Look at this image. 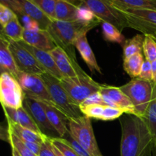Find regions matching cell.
Here are the masks:
<instances>
[{"instance_id":"1","label":"cell","mask_w":156,"mask_h":156,"mask_svg":"<svg viewBox=\"0 0 156 156\" xmlns=\"http://www.w3.org/2000/svg\"><path fill=\"white\" fill-rule=\"evenodd\" d=\"M120 156H152L154 144L150 132L143 118L124 114L120 120Z\"/></svg>"},{"instance_id":"2","label":"cell","mask_w":156,"mask_h":156,"mask_svg":"<svg viewBox=\"0 0 156 156\" xmlns=\"http://www.w3.org/2000/svg\"><path fill=\"white\" fill-rule=\"evenodd\" d=\"M100 20L93 22L73 21H64L53 19L49 26L48 31L59 47L63 48L71 56L76 57L74 51V42L79 37L87 34L89 30L98 25Z\"/></svg>"},{"instance_id":"3","label":"cell","mask_w":156,"mask_h":156,"mask_svg":"<svg viewBox=\"0 0 156 156\" xmlns=\"http://www.w3.org/2000/svg\"><path fill=\"white\" fill-rule=\"evenodd\" d=\"M41 77L45 82L55 108L60 111L68 120L78 118L83 115L79 105L72 100L62 88L59 79L47 73L41 75Z\"/></svg>"},{"instance_id":"4","label":"cell","mask_w":156,"mask_h":156,"mask_svg":"<svg viewBox=\"0 0 156 156\" xmlns=\"http://www.w3.org/2000/svg\"><path fill=\"white\" fill-rule=\"evenodd\" d=\"M120 88L130 100L135 115L143 118L152 100L153 82L135 78Z\"/></svg>"},{"instance_id":"5","label":"cell","mask_w":156,"mask_h":156,"mask_svg":"<svg viewBox=\"0 0 156 156\" xmlns=\"http://www.w3.org/2000/svg\"><path fill=\"white\" fill-rule=\"evenodd\" d=\"M69 135L76 140L90 156H104L94 134L91 118L82 115L69 120Z\"/></svg>"},{"instance_id":"6","label":"cell","mask_w":156,"mask_h":156,"mask_svg":"<svg viewBox=\"0 0 156 156\" xmlns=\"http://www.w3.org/2000/svg\"><path fill=\"white\" fill-rule=\"evenodd\" d=\"M114 7L124 16L128 27L156 39V11Z\"/></svg>"},{"instance_id":"7","label":"cell","mask_w":156,"mask_h":156,"mask_svg":"<svg viewBox=\"0 0 156 156\" xmlns=\"http://www.w3.org/2000/svg\"><path fill=\"white\" fill-rule=\"evenodd\" d=\"M61 85L77 105H80L91 94L100 91L101 84L91 79L88 74L76 78L59 79Z\"/></svg>"},{"instance_id":"8","label":"cell","mask_w":156,"mask_h":156,"mask_svg":"<svg viewBox=\"0 0 156 156\" xmlns=\"http://www.w3.org/2000/svg\"><path fill=\"white\" fill-rule=\"evenodd\" d=\"M24 93L18 79L9 73H0V104L2 107L19 109L23 107Z\"/></svg>"},{"instance_id":"9","label":"cell","mask_w":156,"mask_h":156,"mask_svg":"<svg viewBox=\"0 0 156 156\" xmlns=\"http://www.w3.org/2000/svg\"><path fill=\"white\" fill-rule=\"evenodd\" d=\"M83 4L94 13L101 23H110L120 31L128 27L124 16L108 0H83Z\"/></svg>"},{"instance_id":"10","label":"cell","mask_w":156,"mask_h":156,"mask_svg":"<svg viewBox=\"0 0 156 156\" xmlns=\"http://www.w3.org/2000/svg\"><path fill=\"white\" fill-rule=\"evenodd\" d=\"M16 79L22 88L24 95L54 106L45 82L43 80L41 76L19 73Z\"/></svg>"},{"instance_id":"11","label":"cell","mask_w":156,"mask_h":156,"mask_svg":"<svg viewBox=\"0 0 156 156\" xmlns=\"http://www.w3.org/2000/svg\"><path fill=\"white\" fill-rule=\"evenodd\" d=\"M9 41V48L20 73L40 76L47 73L31 53L23 47L19 41H14L12 40Z\"/></svg>"},{"instance_id":"12","label":"cell","mask_w":156,"mask_h":156,"mask_svg":"<svg viewBox=\"0 0 156 156\" xmlns=\"http://www.w3.org/2000/svg\"><path fill=\"white\" fill-rule=\"evenodd\" d=\"M23 108L33 119L43 134L50 137H59L56 131L47 119L42 102L25 95L23 101Z\"/></svg>"},{"instance_id":"13","label":"cell","mask_w":156,"mask_h":156,"mask_svg":"<svg viewBox=\"0 0 156 156\" xmlns=\"http://www.w3.org/2000/svg\"><path fill=\"white\" fill-rule=\"evenodd\" d=\"M50 53L63 78H76L86 74L78 64L76 58L71 56L61 47L58 46Z\"/></svg>"},{"instance_id":"14","label":"cell","mask_w":156,"mask_h":156,"mask_svg":"<svg viewBox=\"0 0 156 156\" xmlns=\"http://www.w3.org/2000/svg\"><path fill=\"white\" fill-rule=\"evenodd\" d=\"M22 41L28 45L47 52H50L58 47L50 32L43 29L37 30H28L24 29Z\"/></svg>"},{"instance_id":"15","label":"cell","mask_w":156,"mask_h":156,"mask_svg":"<svg viewBox=\"0 0 156 156\" xmlns=\"http://www.w3.org/2000/svg\"><path fill=\"white\" fill-rule=\"evenodd\" d=\"M79 108L83 115L104 121L116 120L125 114L123 110L108 105H92Z\"/></svg>"},{"instance_id":"16","label":"cell","mask_w":156,"mask_h":156,"mask_svg":"<svg viewBox=\"0 0 156 156\" xmlns=\"http://www.w3.org/2000/svg\"><path fill=\"white\" fill-rule=\"evenodd\" d=\"M99 91L108 98L115 108L123 110L125 114H135V110L130 100L122 91L120 87L101 85Z\"/></svg>"},{"instance_id":"17","label":"cell","mask_w":156,"mask_h":156,"mask_svg":"<svg viewBox=\"0 0 156 156\" xmlns=\"http://www.w3.org/2000/svg\"><path fill=\"white\" fill-rule=\"evenodd\" d=\"M19 42L21 43L23 47H25L27 50L31 53V54L34 56L35 59L37 60V62L41 64V66L46 70L47 73L54 76L58 79H61L63 78L50 52L39 50L36 47L28 45L24 41H20Z\"/></svg>"},{"instance_id":"18","label":"cell","mask_w":156,"mask_h":156,"mask_svg":"<svg viewBox=\"0 0 156 156\" xmlns=\"http://www.w3.org/2000/svg\"><path fill=\"white\" fill-rule=\"evenodd\" d=\"M45 109L47 119L60 138H64L66 136H69V120L60 111L54 106L42 102Z\"/></svg>"},{"instance_id":"19","label":"cell","mask_w":156,"mask_h":156,"mask_svg":"<svg viewBox=\"0 0 156 156\" xmlns=\"http://www.w3.org/2000/svg\"><path fill=\"white\" fill-rule=\"evenodd\" d=\"M87 34H83L79 37L74 42V47L78 50L81 56L89 68L91 73H98L102 74L101 69L97 62L94 53L88 44Z\"/></svg>"},{"instance_id":"20","label":"cell","mask_w":156,"mask_h":156,"mask_svg":"<svg viewBox=\"0 0 156 156\" xmlns=\"http://www.w3.org/2000/svg\"><path fill=\"white\" fill-rule=\"evenodd\" d=\"M9 73L17 78L20 72L9 48V39L4 36H0V73Z\"/></svg>"},{"instance_id":"21","label":"cell","mask_w":156,"mask_h":156,"mask_svg":"<svg viewBox=\"0 0 156 156\" xmlns=\"http://www.w3.org/2000/svg\"><path fill=\"white\" fill-rule=\"evenodd\" d=\"M18 1H19L21 12L18 16L22 15H27L30 18L36 21L39 24L41 29L48 30L52 19H50L36 5L29 0H18Z\"/></svg>"},{"instance_id":"22","label":"cell","mask_w":156,"mask_h":156,"mask_svg":"<svg viewBox=\"0 0 156 156\" xmlns=\"http://www.w3.org/2000/svg\"><path fill=\"white\" fill-rule=\"evenodd\" d=\"M5 114L7 120H12L14 123L20 125L21 126L27 129H31L37 133H42L38 126L30 117L28 113L25 111L24 108H21L19 109H12V108H5L2 107Z\"/></svg>"},{"instance_id":"23","label":"cell","mask_w":156,"mask_h":156,"mask_svg":"<svg viewBox=\"0 0 156 156\" xmlns=\"http://www.w3.org/2000/svg\"><path fill=\"white\" fill-rule=\"evenodd\" d=\"M7 123L10 133H13L22 141L31 142V143L41 144L45 140L46 137L47 136L43 133H37L31 129L22 127L10 120H7Z\"/></svg>"},{"instance_id":"24","label":"cell","mask_w":156,"mask_h":156,"mask_svg":"<svg viewBox=\"0 0 156 156\" xmlns=\"http://www.w3.org/2000/svg\"><path fill=\"white\" fill-rule=\"evenodd\" d=\"M143 120L146 123L152 136L154 144V150L156 152V83L154 82L152 100L148 106L144 116L143 117Z\"/></svg>"},{"instance_id":"25","label":"cell","mask_w":156,"mask_h":156,"mask_svg":"<svg viewBox=\"0 0 156 156\" xmlns=\"http://www.w3.org/2000/svg\"><path fill=\"white\" fill-rule=\"evenodd\" d=\"M77 9L78 6L66 0H57L55 9V19L64 21H76Z\"/></svg>"},{"instance_id":"26","label":"cell","mask_w":156,"mask_h":156,"mask_svg":"<svg viewBox=\"0 0 156 156\" xmlns=\"http://www.w3.org/2000/svg\"><path fill=\"white\" fill-rule=\"evenodd\" d=\"M114 6L156 11V0H108Z\"/></svg>"},{"instance_id":"27","label":"cell","mask_w":156,"mask_h":156,"mask_svg":"<svg viewBox=\"0 0 156 156\" xmlns=\"http://www.w3.org/2000/svg\"><path fill=\"white\" fill-rule=\"evenodd\" d=\"M143 53H136L126 59H123V69L132 79L138 78L144 62Z\"/></svg>"},{"instance_id":"28","label":"cell","mask_w":156,"mask_h":156,"mask_svg":"<svg viewBox=\"0 0 156 156\" xmlns=\"http://www.w3.org/2000/svg\"><path fill=\"white\" fill-rule=\"evenodd\" d=\"M144 35L136 34L125 41L123 44V59H126L136 53H143Z\"/></svg>"},{"instance_id":"29","label":"cell","mask_w":156,"mask_h":156,"mask_svg":"<svg viewBox=\"0 0 156 156\" xmlns=\"http://www.w3.org/2000/svg\"><path fill=\"white\" fill-rule=\"evenodd\" d=\"M24 30V28L20 22L18 15L3 27V32H4L5 36L9 40H12L14 41H22Z\"/></svg>"},{"instance_id":"30","label":"cell","mask_w":156,"mask_h":156,"mask_svg":"<svg viewBox=\"0 0 156 156\" xmlns=\"http://www.w3.org/2000/svg\"><path fill=\"white\" fill-rule=\"evenodd\" d=\"M102 34L106 41L119 44H123L126 39L121 31L113 24L108 22L101 23Z\"/></svg>"},{"instance_id":"31","label":"cell","mask_w":156,"mask_h":156,"mask_svg":"<svg viewBox=\"0 0 156 156\" xmlns=\"http://www.w3.org/2000/svg\"><path fill=\"white\" fill-rule=\"evenodd\" d=\"M49 139L52 144L64 156H79L75 151V149L72 147L69 142L66 139L50 136H49Z\"/></svg>"},{"instance_id":"32","label":"cell","mask_w":156,"mask_h":156,"mask_svg":"<svg viewBox=\"0 0 156 156\" xmlns=\"http://www.w3.org/2000/svg\"><path fill=\"white\" fill-rule=\"evenodd\" d=\"M143 53L145 59L152 62L156 59V39L150 35H144Z\"/></svg>"},{"instance_id":"33","label":"cell","mask_w":156,"mask_h":156,"mask_svg":"<svg viewBox=\"0 0 156 156\" xmlns=\"http://www.w3.org/2000/svg\"><path fill=\"white\" fill-rule=\"evenodd\" d=\"M36 5L50 19H55V9L57 0H29Z\"/></svg>"},{"instance_id":"34","label":"cell","mask_w":156,"mask_h":156,"mask_svg":"<svg viewBox=\"0 0 156 156\" xmlns=\"http://www.w3.org/2000/svg\"><path fill=\"white\" fill-rule=\"evenodd\" d=\"M10 132V131H9ZM11 147L14 148L21 156H37L31 152L18 137L10 133Z\"/></svg>"},{"instance_id":"35","label":"cell","mask_w":156,"mask_h":156,"mask_svg":"<svg viewBox=\"0 0 156 156\" xmlns=\"http://www.w3.org/2000/svg\"><path fill=\"white\" fill-rule=\"evenodd\" d=\"M77 20L84 22H93L99 19L96 18L94 13L86 5L82 4L78 7Z\"/></svg>"},{"instance_id":"36","label":"cell","mask_w":156,"mask_h":156,"mask_svg":"<svg viewBox=\"0 0 156 156\" xmlns=\"http://www.w3.org/2000/svg\"><path fill=\"white\" fill-rule=\"evenodd\" d=\"M107 105L105 97H104V95L100 92V91H98V92H95L94 93V94H91L89 97L87 98L79 105V107L88 106V105Z\"/></svg>"},{"instance_id":"37","label":"cell","mask_w":156,"mask_h":156,"mask_svg":"<svg viewBox=\"0 0 156 156\" xmlns=\"http://www.w3.org/2000/svg\"><path fill=\"white\" fill-rule=\"evenodd\" d=\"M15 16H17V15L13 11L0 2V24L2 27Z\"/></svg>"},{"instance_id":"38","label":"cell","mask_w":156,"mask_h":156,"mask_svg":"<svg viewBox=\"0 0 156 156\" xmlns=\"http://www.w3.org/2000/svg\"><path fill=\"white\" fill-rule=\"evenodd\" d=\"M140 79L143 80L150 81L152 82V62L150 61L145 59L143 62V66H142L141 72L139 76Z\"/></svg>"},{"instance_id":"39","label":"cell","mask_w":156,"mask_h":156,"mask_svg":"<svg viewBox=\"0 0 156 156\" xmlns=\"http://www.w3.org/2000/svg\"><path fill=\"white\" fill-rule=\"evenodd\" d=\"M38 156H56L53 151L49 136L46 137L45 140L41 144V150Z\"/></svg>"},{"instance_id":"40","label":"cell","mask_w":156,"mask_h":156,"mask_svg":"<svg viewBox=\"0 0 156 156\" xmlns=\"http://www.w3.org/2000/svg\"><path fill=\"white\" fill-rule=\"evenodd\" d=\"M66 140L69 142L72 147L75 149V151L77 152L78 155L79 156H90L89 154L86 152V150H85V149H84V148L82 147L75 139H73L71 136H69L66 138Z\"/></svg>"},{"instance_id":"41","label":"cell","mask_w":156,"mask_h":156,"mask_svg":"<svg viewBox=\"0 0 156 156\" xmlns=\"http://www.w3.org/2000/svg\"><path fill=\"white\" fill-rule=\"evenodd\" d=\"M0 2L9 8L17 15H20L21 9H20V4L18 0H0Z\"/></svg>"},{"instance_id":"42","label":"cell","mask_w":156,"mask_h":156,"mask_svg":"<svg viewBox=\"0 0 156 156\" xmlns=\"http://www.w3.org/2000/svg\"><path fill=\"white\" fill-rule=\"evenodd\" d=\"M0 140L10 143V132L9 127L0 123Z\"/></svg>"},{"instance_id":"43","label":"cell","mask_w":156,"mask_h":156,"mask_svg":"<svg viewBox=\"0 0 156 156\" xmlns=\"http://www.w3.org/2000/svg\"><path fill=\"white\" fill-rule=\"evenodd\" d=\"M22 141V140H21ZM24 143L26 146L33 153H34L35 155L38 156L39 155L40 150H41V144H38L36 143H31V142H26V141H22Z\"/></svg>"},{"instance_id":"44","label":"cell","mask_w":156,"mask_h":156,"mask_svg":"<svg viewBox=\"0 0 156 156\" xmlns=\"http://www.w3.org/2000/svg\"><path fill=\"white\" fill-rule=\"evenodd\" d=\"M152 82L156 83V59L152 62Z\"/></svg>"},{"instance_id":"45","label":"cell","mask_w":156,"mask_h":156,"mask_svg":"<svg viewBox=\"0 0 156 156\" xmlns=\"http://www.w3.org/2000/svg\"><path fill=\"white\" fill-rule=\"evenodd\" d=\"M66 1L69 2L78 6V7H79V5H81L83 4V0H66Z\"/></svg>"},{"instance_id":"46","label":"cell","mask_w":156,"mask_h":156,"mask_svg":"<svg viewBox=\"0 0 156 156\" xmlns=\"http://www.w3.org/2000/svg\"><path fill=\"white\" fill-rule=\"evenodd\" d=\"M50 143H51V142H50ZM52 144V143H51ZM52 146H53V151H54V152H55V154H56V156H64L63 155H62V153H61L60 152H59V150H58L57 149H56V147H55L54 146H53V144H52Z\"/></svg>"},{"instance_id":"47","label":"cell","mask_w":156,"mask_h":156,"mask_svg":"<svg viewBox=\"0 0 156 156\" xmlns=\"http://www.w3.org/2000/svg\"><path fill=\"white\" fill-rule=\"evenodd\" d=\"M12 156H21L18 154V152L15 150L14 148H12Z\"/></svg>"},{"instance_id":"48","label":"cell","mask_w":156,"mask_h":156,"mask_svg":"<svg viewBox=\"0 0 156 156\" xmlns=\"http://www.w3.org/2000/svg\"><path fill=\"white\" fill-rule=\"evenodd\" d=\"M0 36L5 37L4 35V32H3V27L1 25V24H0Z\"/></svg>"},{"instance_id":"49","label":"cell","mask_w":156,"mask_h":156,"mask_svg":"<svg viewBox=\"0 0 156 156\" xmlns=\"http://www.w3.org/2000/svg\"><path fill=\"white\" fill-rule=\"evenodd\" d=\"M152 156H154V153H153V155H152Z\"/></svg>"}]
</instances>
